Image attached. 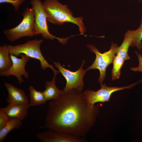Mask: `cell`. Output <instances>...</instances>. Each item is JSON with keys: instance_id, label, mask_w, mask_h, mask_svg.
Returning a JSON list of instances; mask_svg holds the SVG:
<instances>
[{"instance_id": "obj_1", "label": "cell", "mask_w": 142, "mask_h": 142, "mask_svg": "<svg viewBox=\"0 0 142 142\" xmlns=\"http://www.w3.org/2000/svg\"><path fill=\"white\" fill-rule=\"evenodd\" d=\"M98 105L87 102L83 92L73 89L49 102L44 124L39 127L84 139L95 123Z\"/></svg>"}, {"instance_id": "obj_2", "label": "cell", "mask_w": 142, "mask_h": 142, "mask_svg": "<svg viewBox=\"0 0 142 142\" xmlns=\"http://www.w3.org/2000/svg\"><path fill=\"white\" fill-rule=\"evenodd\" d=\"M43 5L47 16V22L59 25L72 23L78 26L80 34L84 35L86 29L82 22L83 17H74L67 5H63L57 0H45Z\"/></svg>"}, {"instance_id": "obj_3", "label": "cell", "mask_w": 142, "mask_h": 142, "mask_svg": "<svg viewBox=\"0 0 142 142\" xmlns=\"http://www.w3.org/2000/svg\"><path fill=\"white\" fill-rule=\"evenodd\" d=\"M43 41L42 39H34L23 44L15 45H8L10 54L18 57L21 54H24L29 58L37 59L40 61L41 68L43 70L49 68L54 74H57L59 73V71L55 69L53 65L48 63L42 53L40 46Z\"/></svg>"}, {"instance_id": "obj_4", "label": "cell", "mask_w": 142, "mask_h": 142, "mask_svg": "<svg viewBox=\"0 0 142 142\" xmlns=\"http://www.w3.org/2000/svg\"><path fill=\"white\" fill-rule=\"evenodd\" d=\"M23 19L14 28L5 29L4 33L10 42H14L24 37H31L35 36V17L32 7L26 8L22 13Z\"/></svg>"}, {"instance_id": "obj_5", "label": "cell", "mask_w": 142, "mask_h": 142, "mask_svg": "<svg viewBox=\"0 0 142 142\" xmlns=\"http://www.w3.org/2000/svg\"><path fill=\"white\" fill-rule=\"evenodd\" d=\"M87 47L90 50L96 55L95 59L92 64L86 69L89 70L96 69L100 72L99 76L98 79L100 85L102 84L106 76V70L108 66L113 63L115 55L116 50L119 47L117 44L111 43L109 50L103 53H101L94 45L89 44Z\"/></svg>"}, {"instance_id": "obj_6", "label": "cell", "mask_w": 142, "mask_h": 142, "mask_svg": "<svg viewBox=\"0 0 142 142\" xmlns=\"http://www.w3.org/2000/svg\"><path fill=\"white\" fill-rule=\"evenodd\" d=\"M30 3L34 11L35 35L41 34L44 38L51 40L56 39L62 44H65L69 37L65 38L58 37L51 34L49 31L47 21V16L42 1L40 0H31Z\"/></svg>"}, {"instance_id": "obj_7", "label": "cell", "mask_w": 142, "mask_h": 142, "mask_svg": "<svg viewBox=\"0 0 142 142\" xmlns=\"http://www.w3.org/2000/svg\"><path fill=\"white\" fill-rule=\"evenodd\" d=\"M55 67L64 77L66 81L65 86L63 90L65 92L70 90L75 89L82 91L84 88V83L83 79L86 71L83 69L85 63L83 60L79 69L73 72L63 67L59 62L53 61Z\"/></svg>"}, {"instance_id": "obj_8", "label": "cell", "mask_w": 142, "mask_h": 142, "mask_svg": "<svg viewBox=\"0 0 142 142\" xmlns=\"http://www.w3.org/2000/svg\"><path fill=\"white\" fill-rule=\"evenodd\" d=\"M139 82L130 85L125 87H108L105 84L100 85L101 88L95 91L93 90L87 89L84 90L83 93L88 103L92 105H95L97 103H104L109 100L110 98L114 92L126 89H129L136 85Z\"/></svg>"}, {"instance_id": "obj_9", "label": "cell", "mask_w": 142, "mask_h": 142, "mask_svg": "<svg viewBox=\"0 0 142 142\" xmlns=\"http://www.w3.org/2000/svg\"><path fill=\"white\" fill-rule=\"evenodd\" d=\"M20 56L21 58H18L14 55L10 54L12 65L8 70L0 72V75L6 77L14 76L17 78L19 83L21 84L23 81L22 76L26 79L29 78V74L26 70L25 67L27 62L30 59L29 57L25 54H21Z\"/></svg>"}, {"instance_id": "obj_10", "label": "cell", "mask_w": 142, "mask_h": 142, "mask_svg": "<svg viewBox=\"0 0 142 142\" xmlns=\"http://www.w3.org/2000/svg\"><path fill=\"white\" fill-rule=\"evenodd\" d=\"M36 137L42 142H85L84 139L78 138L72 134L52 130L40 133Z\"/></svg>"}, {"instance_id": "obj_11", "label": "cell", "mask_w": 142, "mask_h": 142, "mask_svg": "<svg viewBox=\"0 0 142 142\" xmlns=\"http://www.w3.org/2000/svg\"><path fill=\"white\" fill-rule=\"evenodd\" d=\"M8 92L7 101L8 104H26L29 103L25 92L7 82L4 84Z\"/></svg>"}, {"instance_id": "obj_12", "label": "cell", "mask_w": 142, "mask_h": 142, "mask_svg": "<svg viewBox=\"0 0 142 142\" xmlns=\"http://www.w3.org/2000/svg\"><path fill=\"white\" fill-rule=\"evenodd\" d=\"M30 106L29 103L26 104H8L2 108L9 119H16L22 121L27 116Z\"/></svg>"}, {"instance_id": "obj_13", "label": "cell", "mask_w": 142, "mask_h": 142, "mask_svg": "<svg viewBox=\"0 0 142 142\" xmlns=\"http://www.w3.org/2000/svg\"><path fill=\"white\" fill-rule=\"evenodd\" d=\"M56 75L54 74L51 81H47L45 83V89L42 92L47 101L56 99L64 92L63 90L59 89L55 85Z\"/></svg>"}, {"instance_id": "obj_14", "label": "cell", "mask_w": 142, "mask_h": 142, "mask_svg": "<svg viewBox=\"0 0 142 142\" xmlns=\"http://www.w3.org/2000/svg\"><path fill=\"white\" fill-rule=\"evenodd\" d=\"M133 35V30H128L125 33L124 40L121 45L118 47L116 54L127 60L130 59L128 53V49L131 46Z\"/></svg>"}, {"instance_id": "obj_15", "label": "cell", "mask_w": 142, "mask_h": 142, "mask_svg": "<svg viewBox=\"0 0 142 142\" xmlns=\"http://www.w3.org/2000/svg\"><path fill=\"white\" fill-rule=\"evenodd\" d=\"M12 64L8 45L4 44L2 46L0 45V72L8 70Z\"/></svg>"}, {"instance_id": "obj_16", "label": "cell", "mask_w": 142, "mask_h": 142, "mask_svg": "<svg viewBox=\"0 0 142 142\" xmlns=\"http://www.w3.org/2000/svg\"><path fill=\"white\" fill-rule=\"evenodd\" d=\"M22 125V121L16 119H9L7 124L0 129V142L4 141L11 130L19 129Z\"/></svg>"}, {"instance_id": "obj_17", "label": "cell", "mask_w": 142, "mask_h": 142, "mask_svg": "<svg viewBox=\"0 0 142 142\" xmlns=\"http://www.w3.org/2000/svg\"><path fill=\"white\" fill-rule=\"evenodd\" d=\"M29 90L31 106H38L45 103L47 101L42 92L37 90L31 86L29 87Z\"/></svg>"}, {"instance_id": "obj_18", "label": "cell", "mask_w": 142, "mask_h": 142, "mask_svg": "<svg viewBox=\"0 0 142 142\" xmlns=\"http://www.w3.org/2000/svg\"><path fill=\"white\" fill-rule=\"evenodd\" d=\"M125 60L120 56H115L113 62V67L111 70L112 80H114L119 79L121 69Z\"/></svg>"}, {"instance_id": "obj_19", "label": "cell", "mask_w": 142, "mask_h": 142, "mask_svg": "<svg viewBox=\"0 0 142 142\" xmlns=\"http://www.w3.org/2000/svg\"><path fill=\"white\" fill-rule=\"evenodd\" d=\"M133 31L131 46L136 47L140 51L142 49V16L139 27L136 30H133Z\"/></svg>"}, {"instance_id": "obj_20", "label": "cell", "mask_w": 142, "mask_h": 142, "mask_svg": "<svg viewBox=\"0 0 142 142\" xmlns=\"http://www.w3.org/2000/svg\"><path fill=\"white\" fill-rule=\"evenodd\" d=\"M25 0H0V4L7 3L12 4L14 8L15 11H18L20 5Z\"/></svg>"}, {"instance_id": "obj_21", "label": "cell", "mask_w": 142, "mask_h": 142, "mask_svg": "<svg viewBox=\"0 0 142 142\" xmlns=\"http://www.w3.org/2000/svg\"><path fill=\"white\" fill-rule=\"evenodd\" d=\"M9 119L3 111L2 108H0V129L3 128L8 123Z\"/></svg>"}, {"instance_id": "obj_22", "label": "cell", "mask_w": 142, "mask_h": 142, "mask_svg": "<svg viewBox=\"0 0 142 142\" xmlns=\"http://www.w3.org/2000/svg\"><path fill=\"white\" fill-rule=\"evenodd\" d=\"M135 52L138 57L139 65L136 67H131L130 69L134 71H139L142 72V56L140 53L139 54L137 51H136Z\"/></svg>"}, {"instance_id": "obj_23", "label": "cell", "mask_w": 142, "mask_h": 142, "mask_svg": "<svg viewBox=\"0 0 142 142\" xmlns=\"http://www.w3.org/2000/svg\"><path fill=\"white\" fill-rule=\"evenodd\" d=\"M138 1L139 2L140 1H141V0H138Z\"/></svg>"}, {"instance_id": "obj_24", "label": "cell", "mask_w": 142, "mask_h": 142, "mask_svg": "<svg viewBox=\"0 0 142 142\" xmlns=\"http://www.w3.org/2000/svg\"></svg>"}]
</instances>
